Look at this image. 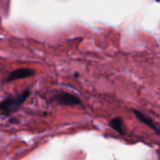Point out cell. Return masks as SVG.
I'll use <instances>...</instances> for the list:
<instances>
[{
  "label": "cell",
  "mask_w": 160,
  "mask_h": 160,
  "mask_svg": "<svg viewBox=\"0 0 160 160\" xmlns=\"http://www.w3.org/2000/svg\"><path fill=\"white\" fill-rule=\"evenodd\" d=\"M30 91L27 89L15 97H8L0 102V112L4 115H9L19 109V107L27 99Z\"/></svg>",
  "instance_id": "obj_1"
},
{
  "label": "cell",
  "mask_w": 160,
  "mask_h": 160,
  "mask_svg": "<svg viewBox=\"0 0 160 160\" xmlns=\"http://www.w3.org/2000/svg\"><path fill=\"white\" fill-rule=\"evenodd\" d=\"M34 75H35V71L30 69V68H18V69H15V70H13L12 72L9 73V75L7 78L6 82H10L16 81V80L32 77Z\"/></svg>",
  "instance_id": "obj_2"
},
{
  "label": "cell",
  "mask_w": 160,
  "mask_h": 160,
  "mask_svg": "<svg viewBox=\"0 0 160 160\" xmlns=\"http://www.w3.org/2000/svg\"><path fill=\"white\" fill-rule=\"evenodd\" d=\"M55 100L59 104L68 105V106H73L78 105L81 103V100L76 96L69 94V93H61L55 96Z\"/></svg>",
  "instance_id": "obj_3"
},
{
  "label": "cell",
  "mask_w": 160,
  "mask_h": 160,
  "mask_svg": "<svg viewBox=\"0 0 160 160\" xmlns=\"http://www.w3.org/2000/svg\"><path fill=\"white\" fill-rule=\"evenodd\" d=\"M134 113H135V115L137 116V118H138L142 123L145 124L146 126H148V127H150L151 128H153V129H155L156 131H158V128H157L156 125L154 124V122H153L148 116L144 115L143 113H142L141 112H138V111H134Z\"/></svg>",
  "instance_id": "obj_4"
},
{
  "label": "cell",
  "mask_w": 160,
  "mask_h": 160,
  "mask_svg": "<svg viewBox=\"0 0 160 160\" xmlns=\"http://www.w3.org/2000/svg\"><path fill=\"white\" fill-rule=\"evenodd\" d=\"M110 126L118 133L124 134V128H123V121L120 117H115L110 121Z\"/></svg>",
  "instance_id": "obj_5"
}]
</instances>
